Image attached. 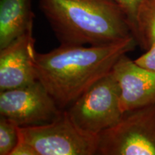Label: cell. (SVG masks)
Masks as SVG:
<instances>
[{
	"label": "cell",
	"mask_w": 155,
	"mask_h": 155,
	"mask_svg": "<svg viewBox=\"0 0 155 155\" xmlns=\"http://www.w3.org/2000/svg\"><path fill=\"white\" fill-rule=\"evenodd\" d=\"M132 37L103 45H60L36 54L37 79L61 110H65L106 75L122 55L137 45Z\"/></svg>",
	"instance_id": "cell-1"
},
{
	"label": "cell",
	"mask_w": 155,
	"mask_h": 155,
	"mask_svg": "<svg viewBox=\"0 0 155 155\" xmlns=\"http://www.w3.org/2000/svg\"><path fill=\"white\" fill-rule=\"evenodd\" d=\"M39 6L61 45H103L134 38L114 0H40Z\"/></svg>",
	"instance_id": "cell-2"
},
{
	"label": "cell",
	"mask_w": 155,
	"mask_h": 155,
	"mask_svg": "<svg viewBox=\"0 0 155 155\" xmlns=\"http://www.w3.org/2000/svg\"><path fill=\"white\" fill-rule=\"evenodd\" d=\"M19 139L33 149L36 155H94L98 135L79 127L66 109L48 123L19 127Z\"/></svg>",
	"instance_id": "cell-3"
},
{
	"label": "cell",
	"mask_w": 155,
	"mask_h": 155,
	"mask_svg": "<svg viewBox=\"0 0 155 155\" xmlns=\"http://www.w3.org/2000/svg\"><path fill=\"white\" fill-rule=\"evenodd\" d=\"M100 155H155V104L126 112L98 134Z\"/></svg>",
	"instance_id": "cell-4"
},
{
	"label": "cell",
	"mask_w": 155,
	"mask_h": 155,
	"mask_svg": "<svg viewBox=\"0 0 155 155\" xmlns=\"http://www.w3.org/2000/svg\"><path fill=\"white\" fill-rule=\"evenodd\" d=\"M71 117L83 130L98 135L120 121L119 88L111 71L106 75L67 108Z\"/></svg>",
	"instance_id": "cell-5"
},
{
	"label": "cell",
	"mask_w": 155,
	"mask_h": 155,
	"mask_svg": "<svg viewBox=\"0 0 155 155\" xmlns=\"http://www.w3.org/2000/svg\"><path fill=\"white\" fill-rule=\"evenodd\" d=\"M63 111L38 80L0 91V116L11 120L19 127L48 123Z\"/></svg>",
	"instance_id": "cell-6"
},
{
	"label": "cell",
	"mask_w": 155,
	"mask_h": 155,
	"mask_svg": "<svg viewBox=\"0 0 155 155\" xmlns=\"http://www.w3.org/2000/svg\"><path fill=\"white\" fill-rule=\"evenodd\" d=\"M119 88L120 108L124 114L155 104V71L122 55L111 71Z\"/></svg>",
	"instance_id": "cell-7"
},
{
	"label": "cell",
	"mask_w": 155,
	"mask_h": 155,
	"mask_svg": "<svg viewBox=\"0 0 155 155\" xmlns=\"http://www.w3.org/2000/svg\"><path fill=\"white\" fill-rule=\"evenodd\" d=\"M33 28L0 49V91L38 80Z\"/></svg>",
	"instance_id": "cell-8"
},
{
	"label": "cell",
	"mask_w": 155,
	"mask_h": 155,
	"mask_svg": "<svg viewBox=\"0 0 155 155\" xmlns=\"http://www.w3.org/2000/svg\"><path fill=\"white\" fill-rule=\"evenodd\" d=\"M33 19L31 0H0V49L33 28Z\"/></svg>",
	"instance_id": "cell-9"
},
{
	"label": "cell",
	"mask_w": 155,
	"mask_h": 155,
	"mask_svg": "<svg viewBox=\"0 0 155 155\" xmlns=\"http://www.w3.org/2000/svg\"><path fill=\"white\" fill-rule=\"evenodd\" d=\"M134 38L144 50L155 45V0H144L139 6Z\"/></svg>",
	"instance_id": "cell-10"
},
{
	"label": "cell",
	"mask_w": 155,
	"mask_h": 155,
	"mask_svg": "<svg viewBox=\"0 0 155 155\" xmlns=\"http://www.w3.org/2000/svg\"><path fill=\"white\" fill-rule=\"evenodd\" d=\"M19 141V126L0 116V155H12Z\"/></svg>",
	"instance_id": "cell-11"
},
{
	"label": "cell",
	"mask_w": 155,
	"mask_h": 155,
	"mask_svg": "<svg viewBox=\"0 0 155 155\" xmlns=\"http://www.w3.org/2000/svg\"><path fill=\"white\" fill-rule=\"evenodd\" d=\"M124 11L130 22L132 32L134 36L136 28V19L139 6L144 0H114Z\"/></svg>",
	"instance_id": "cell-12"
},
{
	"label": "cell",
	"mask_w": 155,
	"mask_h": 155,
	"mask_svg": "<svg viewBox=\"0 0 155 155\" xmlns=\"http://www.w3.org/2000/svg\"><path fill=\"white\" fill-rule=\"evenodd\" d=\"M134 61L141 66L155 71V45L146 50L143 55L135 59Z\"/></svg>",
	"instance_id": "cell-13"
},
{
	"label": "cell",
	"mask_w": 155,
	"mask_h": 155,
	"mask_svg": "<svg viewBox=\"0 0 155 155\" xmlns=\"http://www.w3.org/2000/svg\"><path fill=\"white\" fill-rule=\"evenodd\" d=\"M12 155H36V153L32 147L19 139V143L13 150Z\"/></svg>",
	"instance_id": "cell-14"
}]
</instances>
